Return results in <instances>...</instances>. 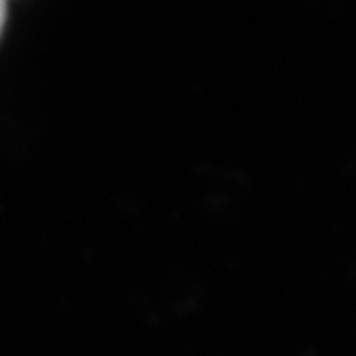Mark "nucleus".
<instances>
[{
    "label": "nucleus",
    "mask_w": 356,
    "mask_h": 356,
    "mask_svg": "<svg viewBox=\"0 0 356 356\" xmlns=\"http://www.w3.org/2000/svg\"><path fill=\"white\" fill-rule=\"evenodd\" d=\"M6 17H8V0H0V35L4 31Z\"/></svg>",
    "instance_id": "1"
}]
</instances>
